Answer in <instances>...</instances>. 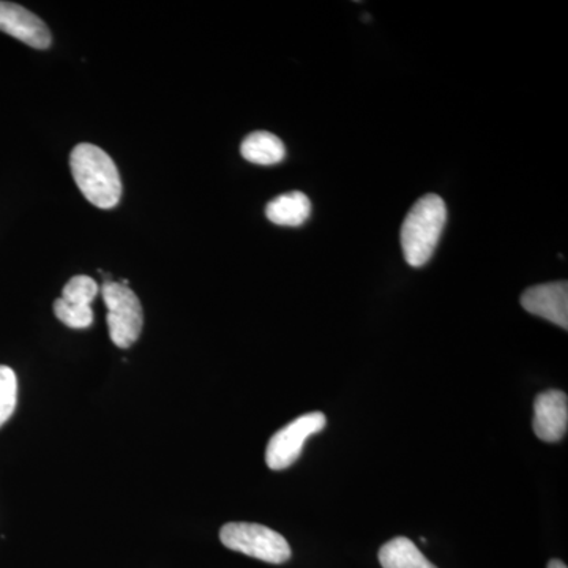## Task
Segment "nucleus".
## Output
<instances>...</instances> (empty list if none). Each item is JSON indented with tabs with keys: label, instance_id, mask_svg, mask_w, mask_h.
<instances>
[{
	"label": "nucleus",
	"instance_id": "1",
	"mask_svg": "<svg viewBox=\"0 0 568 568\" xmlns=\"http://www.w3.org/2000/svg\"><path fill=\"white\" fill-rule=\"evenodd\" d=\"M71 174L78 189L95 207H115L122 196V181L114 160L99 145L82 142L70 155Z\"/></svg>",
	"mask_w": 568,
	"mask_h": 568
},
{
	"label": "nucleus",
	"instance_id": "2",
	"mask_svg": "<svg viewBox=\"0 0 568 568\" xmlns=\"http://www.w3.org/2000/svg\"><path fill=\"white\" fill-rule=\"evenodd\" d=\"M446 223V203L437 194H426L413 205L402 226V246L407 264L422 267L432 260Z\"/></svg>",
	"mask_w": 568,
	"mask_h": 568
},
{
	"label": "nucleus",
	"instance_id": "3",
	"mask_svg": "<svg viewBox=\"0 0 568 568\" xmlns=\"http://www.w3.org/2000/svg\"><path fill=\"white\" fill-rule=\"evenodd\" d=\"M220 540L233 551L275 566L287 562L293 556L290 544L282 534L254 523H227L220 530Z\"/></svg>",
	"mask_w": 568,
	"mask_h": 568
},
{
	"label": "nucleus",
	"instance_id": "4",
	"mask_svg": "<svg viewBox=\"0 0 568 568\" xmlns=\"http://www.w3.org/2000/svg\"><path fill=\"white\" fill-rule=\"evenodd\" d=\"M108 306V327L115 346L126 349L140 338L144 315L138 295L122 283L106 282L102 286Z\"/></svg>",
	"mask_w": 568,
	"mask_h": 568
},
{
	"label": "nucleus",
	"instance_id": "5",
	"mask_svg": "<svg viewBox=\"0 0 568 568\" xmlns=\"http://www.w3.org/2000/svg\"><path fill=\"white\" fill-rule=\"evenodd\" d=\"M324 428L323 413H310L295 418L271 437L265 450V463L272 470H283L293 466L301 457L308 437L323 432Z\"/></svg>",
	"mask_w": 568,
	"mask_h": 568
},
{
	"label": "nucleus",
	"instance_id": "6",
	"mask_svg": "<svg viewBox=\"0 0 568 568\" xmlns=\"http://www.w3.org/2000/svg\"><path fill=\"white\" fill-rule=\"evenodd\" d=\"M0 31L36 50L51 47L50 28L37 14L18 3L0 2Z\"/></svg>",
	"mask_w": 568,
	"mask_h": 568
},
{
	"label": "nucleus",
	"instance_id": "7",
	"mask_svg": "<svg viewBox=\"0 0 568 568\" xmlns=\"http://www.w3.org/2000/svg\"><path fill=\"white\" fill-rule=\"evenodd\" d=\"M534 433L545 443H559L567 435L568 398L566 392L547 390L534 402Z\"/></svg>",
	"mask_w": 568,
	"mask_h": 568
},
{
	"label": "nucleus",
	"instance_id": "8",
	"mask_svg": "<svg viewBox=\"0 0 568 568\" xmlns=\"http://www.w3.org/2000/svg\"><path fill=\"white\" fill-rule=\"evenodd\" d=\"M521 305L530 315L568 328V283L556 282L529 287L521 295Z\"/></svg>",
	"mask_w": 568,
	"mask_h": 568
},
{
	"label": "nucleus",
	"instance_id": "9",
	"mask_svg": "<svg viewBox=\"0 0 568 568\" xmlns=\"http://www.w3.org/2000/svg\"><path fill=\"white\" fill-rule=\"evenodd\" d=\"M265 215L278 226H301L312 215V201L302 192L280 194L267 204Z\"/></svg>",
	"mask_w": 568,
	"mask_h": 568
},
{
	"label": "nucleus",
	"instance_id": "10",
	"mask_svg": "<svg viewBox=\"0 0 568 568\" xmlns=\"http://www.w3.org/2000/svg\"><path fill=\"white\" fill-rule=\"evenodd\" d=\"M241 153L246 162L272 166V164L283 162L286 156V148L275 134L254 132L242 142Z\"/></svg>",
	"mask_w": 568,
	"mask_h": 568
},
{
	"label": "nucleus",
	"instance_id": "11",
	"mask_svg": "<svg viewBox=\"0 0 568 568\" xmlns=\"http://www.w3.org/2000/svg\"><path fill=\"white\" fill-rule=\"evenodd\" d=\"M379 562L383 568H437L425 558L414 541L406 537H396L387 541L379 549Z\"/></svg>",
	"mask_w": 568,
	"mask_h": 568
},
{
	"label": "nucleus",
	"instance_id": "12",
	"mask_svg": "<svg viewBox=\"0 0 568 568\" xmlns=\"http://www.w3.org/2000/svg\"><path fill=\"white\" fill-rule=\"evenodd\" d=\"M100 293L95 280L88 275H77L63 286L62 298L69 304L91 306Z\"/></svg>",
	"mask_w": 568,
	"mask_h": 568
},
{
	"label": "nucleus",
	"instance_id": "13",
	"mask_svg": "<svg viewBox=\"0 0 568 568\" xmlns=\"http://www.w3.org/2000/svg\"><path fill=\"white\" fill-rule=\"evenodd\" d=\"M18 379L10 366L0 365V428L10 420L17 409Z\"/></svg>",
	"mask_w": 568,
	"mask_h": 568
},
{
	"label": "nucleus",
	"instance_id": "14",
	"mask_svg": "<svg viewBox=\"0 0 568 568\" xmlns=\"http://www.w3.org/2000/svg\"><path fill=\"white\" fill-rule=\"evenodd\" d=\"M54 315L70 328H88L93 324L91 306L69 304L62 297L54 302Z\"/></svg>",
	"mask_w": 568,
	"mask_h": 568
},
{
	"label": "nucleus",
	"instance_id": "15",
	"mask_svg": "<svg viewBox=\"0 0 568 568\" xmlns=\"http://www.w3.org/2000/svg\"><path fill=\"white\" fill-rule=\"evenodd\" d=\"M547 568H567V566H566V564L562 562V560L552 559V560H549Z\"/></svg>",
	"mask_w": 568,
	"mask_h": 568
}]
</instances>
